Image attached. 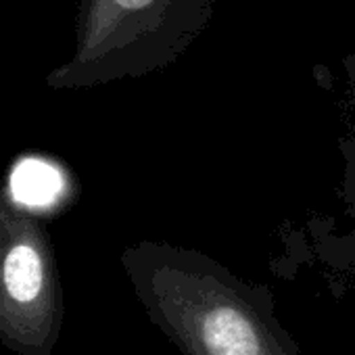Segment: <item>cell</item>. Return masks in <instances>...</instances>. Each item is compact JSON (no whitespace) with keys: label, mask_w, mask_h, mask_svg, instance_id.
I'll use <instances>...</instances> for the list:
<instances>
[{"label":"cell","mask_w":355,"mask_h":355,"mask_svg":"<svg viewBox=\"0 0 355 355\" xmlns=\"http://www.w3.org/2000/svg\"><path fill=\"white\" fill-rule=\"evenodd\" d=\"M130 268L191 355H286L253 293L205 255L142 245L130 253Z\"/></svg>","instance_id":"cell-2"},{"label":"cell","mask_w":355,"mask_h":355,"mask_svg":"<svg viewBox=\"0 0 355 355\" xmlns=\"http://www.w3.org/2000/svg\"><path fill=\"white\" fill-rule=\"evenodd\" d=\"M216 0H78L76 40L46 76L51 90H86L161 71L207 30Z\"/></svg>","instance_id":"cell-1"}]
</instances>
